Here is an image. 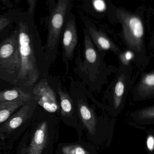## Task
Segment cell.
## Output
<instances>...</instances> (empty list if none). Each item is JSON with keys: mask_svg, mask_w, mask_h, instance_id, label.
I'll use <instances>...</instances> for the list:
<instances>
[{"mask_svg": "<svg viewBox=\"0 0 154 154\" xmlns=\"http://www.w3.org/2000/svg\"><path fill=\"white\" fill-rule=\"evenodd\" d=\"M23 104V101L0 103V125L6 122Z\"/></svg>", "mask_w": 154, "mask_h": 154, "instance_id": "obj_9", "label": "cell"}, {"mask_svg": "<svg viewBox=\"0 0 154 154\" xmlns=\"http://www.w3.org/2000/svg\"><path fill=\"white\" fill-rule=\"evenodd\" d=\"M57 91L60 97V106L65 113H69L72 109V104L69 96L63 91L59 84L57 87Z\"/></svg>", "mask_w": 154, "mask_h": 154, "instance_id": "obj_13", "label": "cell"}, {"mask_svg": "<svg viewBox=\"0 0 154 154\" xmlns=\"http://www.w3.org/2000/svg\"><path fill=\"white\" fill-rule=\"evenodd\" d=\"M19 93L16 90H8L3 94L2 97L1 99L6 101H12L18 98Z\"/></svg>", "mask_w": 154, "mask_h": 154, "instance_id": "obj_16", "label": "cell"}, {"mask_svg": "<svg viewBox=\"0 0 154 154\" xmlns=\"http://www.w3.org/2000/svg\"><path fill=\"white\" fill-rule=\"evenodd\" d=\"M62 152L64 154H90L82 146L79 145H68L63 146Z\"/></svg>", "mask_w": 154, "mask_h": 154, "instance_id": "obj_14", "label": "cell"}, {"mask_svg": "<svg viewBox=\"0 0 154 154\" xmlns=\"http://www.w3.org/2000/svg\"><path fill=\"white\" fill-rule=\"evenodd\" d=\"M84 33L85 41L84 55L86 64L89 65L90 67H96V65L99 66L100 59L97 52L87 31H84Z\"/></svg>", "mask_w": 154, "mask_h": 154, "instance_id": "obj_8", "label": "cell"}, {"mask_svg": "<svg viewBox=\"0 0 154 154\" xmlns=\"http://www.w3.org/2000/svg\"><path fill=\"white\" fill-rule=\"evenodd\" d=\"M48 125L45 122L38 126L32 137L28 154H41L47 143Z\"/></svg>", "mask_w": 154, "mask_h": 154, "instance_id": "obj_6", "label": "cell"}, {"mask_svg": "<svg viewBox=\"0 0 154 154\" xmlns=\"http://www.w3.org/2000/svg\"><path fill=\"white\" fill-rule=\"evenodd\" d=\"M38 103L45 110L50 113H55L59 108L57 95L51 86L48 80L45 77L41 79L33 90Z\"/></svg>", "mask_w": 154, "mask_h": 154, "instance_id": "obj_4", "label": "cell"}, {"mask_svg": "<svg viewBox=\"0 0 154 154\" xmlns=\"http://www.w3.org/2000/svg\"><path fill=\"white\" fill-rule=\"evenodd\" d=\"M141 118L144 119H152L154 118V106L146 108L139 113Z\"/></svg>", "mask_w": 154, "mask_h": 154, "instance_id": "obj_17", "label": "cell"}, {"mask_svg": "<svg viewBox=\"0 0 154 154\" xmlns=\"http://www.w3.org/2000/svg\"><path fill=\"white\" fill-rule=\"evenodd\" d=\"M29 106H24L0 126L1 139L8 138L12 136V134L14 135L15 130L20 128L22 125H24L25 122L29 119Z\"/></svg>", "mask_w": 154, "mask_h": 154, "instance_id": "obj_5", "label": "cell"}, {"mask_svg": "<svg viewBox=\"0 0 154 154\" xmlns=\"http://www.w3.org/2000/svg\"><path fill=\"white\" fill-rule=\"evenodd\" d=\"M116 15L122 24L124 39L129 47L139 50L144 34L143 24L135 15L122 10H117Z\"/></svg>", "mask_w": 154, "mask_h": 154, "instance_id": "obj_2", "label": "cell"}, {"mask_svg": "<svg viewBox=\"0 0 154 154\" xmlns=\"http://www.w3.org/2000/svg\"><path fill=\"white\" fill-rule=\"evenodd\" d=\"M146 146L149 152L154 151V136L152 135L148 136L146 138Z\"/></svg>", "mask_w": 154, "mask_h": 154, "instance_id": "obj_18", "label": "cell"}, {"mask_svg": "<svg viewBox=\"0 0 154 154\" xmlns=\"http://www.w3.org/2000/svg\"><path fill=\"white\" fill-rule=\"evenodd\" d=\"M62 34V58L68 69L69 62L73 59L78 42L75 18L71 12L67 17Z\"/></svg>", "mask_w": 154, "mask_h": 154, "instance_id": "obj_3", "label": "cell"}, {"mask_svg": "<svg viewBox=\"0 0 154 154\" xmlns=\"http://www.w3.org/2000/svg\"><path fill=\"white\" fill-rule=\"evenodd\" d=\"M13 52V47L11 44L3 45L0 49V56L2 58H7L11 55Z\"/></svg>", "mask_w": 154, "mask_h": 154, "instance_id": "obj_15", "label": "cell"}, {"mask_svg": "<svg viewBox=\"0 0 154 154\" xmlns=\"http://www.w3.org/2000/svg\"><path fill=\"white\" fill-rule=\"evenodd\" d=\"M125 88L124 80L121 77L118 80L114 87V103L116 108H118L121 104L125 93Z\"/></svg>", "mask_w": 154, "mask_h": 154, "instance_id": "obj_11", "label": "cell"}, {"mask_svg": "<svg viewBox=\"0 0 154 154\" xmlns=\"http://www.w3.org/2000/svg\"><path fill=\"white\" fill-rule=\"evenodd\" d=\"M88 33L95 45L101 51H111L117 52V49L109 38L91 25H86Z\"/></svg>", "mask_w": 154, "mask_h": 154, "instance_id": "obj_7", "label": "cell"}, {"mask_svg": "<svg viewBox=\"0 0 154 154\" xmlns=\"http://www.w3.org/2000/svg\"><path fill=\"white\" fill-rule=\"evenodd\" d=\"M140 91L149 93L154 91V71L145 75L139 86Z\"/></svg>", "mask_w": 154, "mask_h": 154, "instance_id": "obj_12", "label": "cell"}, {"mask_svg": "<svg viewBox=\"0 0 154 154\" xmlns=\"http://www.w3.org/2000/svg\"><path fill=\"white\" fill-rule=\"evenodd\" d=\"M134 53L131 51H127L125 54L121 56L122 61L125 64H126L134 58Z\"/></svg>", "mask_w": 154, "mask_h": 154, "instance_id": "obj_19", "label": "cell"}, {"mask_svg": "<svg viewBox=\"0 0 154 154\" xmlns=\"http://www.w3.org/2000/svg\"><path fill=\"white\" fill-rule=\"evenodd\" d=\"M72 6L71 0H59L50 11L47 42L44 47L48 70L57 58L60 37Z\"/></svg>", "mask_w": 154, "mask_h": 154, "instance_id": "obj_1", "label": "cell"}, {"mask_svg": "<svg viewBox=\"0 0 154 154\" xmlns=\"http://www.w3.org/2000/svg\"><path fill=\"white\" fill-rule=\"evenodd\" d=\"M79 111L84 125L90 132H93L95 127V119L92 115L91 110L85 104H79Z\"/></svg>", "mask_w": 154, "mask_h": 154, "instance_id": "obj_10", "label": "cell"}]
</instances>
